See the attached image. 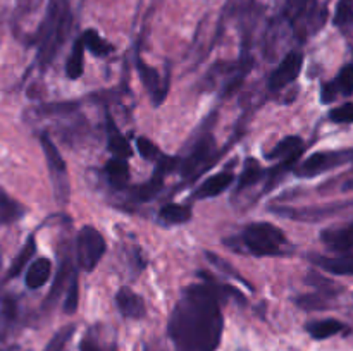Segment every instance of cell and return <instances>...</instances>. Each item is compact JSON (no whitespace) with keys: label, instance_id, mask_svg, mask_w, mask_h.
I'll list each match as a JSON object with an SVG mask.
<instances>
[{"label":"cell","instance_id":"8fae6325","mask_svg":"<svg viewBox=\"0 0 353 351\" xmlns=\"http://www.w3.org/2000/svg\"><path fill=\"white\" fill-rule=\"evenodd\" d=\"M178 162H179L178 158L162 155V157L159 158L157 165H155L154 176L150 178V181H147L145 184H141L140 188H137V191H134V198H137L138 202H147V200L154 198V196L162 189V182H164L165 174L171 172L172 169L178 165Z\"/></svg>","mask_w":353,"mask_h":351},{"label":"cell","instance_id":"4316f807","mask_svg":"<svg viewBox=\"0 0 353 351\" xmlns=\"http://www.w3.org/2000/svg\"><path fill=\"white\" fill-rule=\"evenodd\" d=\"M262 174H264V171H262L261 164L255 158H248L243 167V172H241L240 179H238L236 193H241L245 188H250V186L257 184L262 179Z\"/></svg>","mask_w":353,"mask_h":351},{"label":"cell","instance_id":"74e56055","mask_svg":"<svg viewBox=\"0 0 353 351\" xmlns=\"http://www.w3.org/2000/svg\"><path fill=\"white\" fill-rule=\"evenodd\" d=\"M79 351H109V350H105V348L100 344V341L93 336V332H90L86 334L85 339H83L81 344H79Z\"/></svg>","mask_w":353,"mask_h":351},{"label":"cell","instance_id":"6da1fadb","mask_svg":"<svg viewBox=\"0 0 353 351\" xmlns=\"http://www.w3.org/2000/svg\"><path fill=\"white\" fill-rule=\"evenodd\" d=\"M219 291L214 284H192L181 292L168 332L176 351H216L223 337Z\"/></svg>","mask_w":353,"mask_h":351},{"label":"cell","instance_id":"603a6c76","mask_svg":"<svg viewBox=\"0 0 353 351\" xmlns=\"http://www.w3.org/2000/svg\"><path fill=\"white\" fill-rule=\"evenodd\" d=\"M345 329V323H341L336 319H324V320H316V322L307 323V332L317 341L327 339V337L336 336L338 332Z\"/></svg>","mask_w":353,"mask_h":351},{"label":"cell","instance_id":"4fadbf2b","mask_svg":"<svg viewBox=\"0 0 353 351\" xmlns=\"http://www.w3.org/2000/svg\"><path fill=\"white\" fill-rule=\"evenodd\" d=\"M116 305L119 308L121 315L126 317V319L138 320L147 315V305H145L143 298L128 288H121L117 291Z\"/></svg>","mask_w":353,"mask_h":351},{"label":"cell","instance_id":"cb8c5ba5","mask_svg":"<svg viewBox=\"0 0 353 351\" xmlns=\"http://www.w3.org/2000/svg\"><path fill=\"white\" fill-rule=\"evenodd\" d=\"M85 43L79 36L72 45L71 55L65 62V74H68L69 79H78L83 76V71H85V67H83V64H85Z\"/></svg>","mask_w":353,"mask_h":351},{"label":"cell","instance_id":"f1b7e54d","mask_svg":"<svg viewBox=\"0 0 353 351\" xmlns=\"http://www.w3.org/2000/svg\"><path fill=\"white\" fill-rule=\"evenodd\" d=\"M74 330H76L74 323H69V326L61 327V329L52 336V339L48 341L47 346L43 348V351H64V348L68 346L71 337L74 336Z\"/></svg>","mask_w":353,"mask_h":351},{"label":"cell","instance_id":"60d3db41","mask_svg":"<svg viewBox=\"0 0 353 351\" xmlns=\"http://www.w3.org/2000/svg\"><path fill=\"white\" fill-rule=\"evenodd\" d=\"M350 203H352V205H353V202H350Z\"/></svg>","mask_w":353,"mask_h":351},{"label":"cell","instance_id":"9a60e30c","mask_svg":"<svg viewBox=\"0 0 353 351\" xmlns=\"http://www.w3.org/2000/svg\"><path fill=\"white\" fill-rule=\"evenodd\" d=\"M321 237L333 250L350 253L353 251V222L348 226L336 227V229H326Z\"/></svg>","mask_w":353,"mask_h":351},{"label":"cell","instance_id":"5bb4252c","mask_svg":"<svg viewBox=\"0 0 353 351\" xmlns=\"http://www.w3.org/2000/svg\"><path fill=\"white\" fill-rule=\"evenodd\" d=\"M233 181L234 176L231 172H219L216 176H210L199 186V189L195 191V198H214V196L223 195L233 184Z\"/></svg>","mask_w":353,"mask_h":351},{"label":"cell","instance_id":"3957f363","mask_svg":"<svg viewBox=\"0 0 353 351\" xmlns=\"http://www.w3.org/2000/svg\"><path fill=\"white\" fill-rule=\"evenodd\" d=\"M71 30V10L65 0H50L47 16L40 28L38 41V62L47 65L57 54Z\"/></svg>","mask_w":353,"mask_h":351},{"label":"cell","instance_id":"ffe728a7","mask_svg":"<svg viewBox=\"0 0 353 351\" xmlns=\"http://www.w3.org/2000/svg\"><path fill=\"white\" fill-rule=\"evenodd\" d=\"M105 176L107 181L114 186V188H124L130 181V165H128L126 158H110L105 164Z\"/></svg>","mask_w":353,"mask_h":351},{"label":"cell","instance_id":"7402d4cb","mask_svg":"<svg viewBox=\"0 0 353 351\" xmlns=\"http://www.w3.org/2000/svg\"><path fill=\"white\" fill-rule=\"evenodd\" d=\"M24 213H26V209L0 188V222L12 224L16 220L23 219Z\"/></svg>","mask_w":353,"mask_h":351},{"label":"cell","instance_id":"7c38bea8","mask_svg":"<svg viewBox=\"0 0 353 351\" xmlns=\"http://www.w3.org/2000/svg\"><path fill=\"white\" fill-rule=\"evenodd\" d=\"M134 62H137V71L138 74H140L141 83H143L148 95H150L152 100H154V105L159 107L165 100V95H168V83L162 81L157 69L148 65L140 55L134 57Z\"/></svg>","mask_w":353,"mask_h":351},{"label":"cell","instance_id":"5b68a950","mask_svg":"<svg viewBox=\"0 0 353 351\" xmlns=\"http://www.w3.org/2000/svg\"><path fill=\"white\" fill-rule=\"evenodd\" d=\"M40 143H41V148H43L45 158H47V167H48V172H50V181H52V188H54L55 200H57L59 205L62 206L68 205L69 196H71V189H69L68 165H65L59 148L55 147L54 141H52L47 134H41Z\"/></svg>","mask_w":353,"mask_h":351},{"label":"cell","instance_id":"ac0fdd59","mask_svg":"<svg viewBox=\"0 0 353 351\" xmlns=\"http://www.w3.org/2000/svg\"><path fill=\"white\" fill-rule=\"evenodd\" d=\"M52 274V262L47 257H40L33 262V264L28 267L26 272V286L30 289H40L41 286H45V282L50 279Z\"/></svg>","mask_w":353,"mask_h":351},{"label":"cell","instance_id":"484cf974","mask_svg":"<svg viewBox=\"0 0 353 351\" xmlns=\"http://www.w3.org/2000/svg\"><path fill=\"white\" fill-rule=\"evenodd\" d=\"M81 40L85 43V47L92 52L97 57H105V55L112 54L114 47L110 43H107L95 30H86L85 33L81 34Z\"/></svg>","mask_w":353,"mask_h":351},{"label":"cell","instance_id":"d590c367","mask_svg":"<svg viewBox=\"0 0 353 351\" xmlns=\"http://www.w3.org/2000/svg\"><path fill=\"white\" fill-rule=\"evenodd\" d=\"M205 255H207V258H209V262H210V264H212L214 267L217 268V270H219V272H223V274H226V275H231V277L238 279V281H243V279L240 277V274H238V272H236V268H234V267H231V265L228 264L226 260H223V258H221V257H217V255L210 253V251H207Z\"/></svg>","mask_w":353,"mask_h":351},{"label":"cell","instance_id":"d4e9b609","mask_svg":"<svg viewBox=\"0 0 353 351\" xmlns=\"http://www.w3.org/2000/svg\"><path fill=\"white\" fill-rule=\"evenodd\" d=\"M34 253H37V240H34V236H30L26 240V243H24L23 250H21L19 253H17V257L14 258L12 265H10L9 268V274H7V279L17 277V275L24 270V267L30 264V260L34 257Z\"/></svg>","mask_w":353,"mask_h":351},{"label":"cell","instance_id":"ab89813d","mask_svg":"<svg viewBox=\"0 0 353 351\" xmlns=\"http://www.w3.org/2000/svg\"><path fill=\"white\" fill-rule=\"evenodd\" d=\"M0 351H17L16 344H7L6 339L0 336Z\"/></svg>","mask_w":353,"mask_h":351},{"label":"cell","instance_id":"f546056e","mask_svg":"<svg viewBox=\"0 0 353 351\" xmlns=\"http://www.w3.org/2000/svg\"><path fill=\"white\" fill-rule=\"evenodd\" d=\"M333 23L340 30H348L353 26V0H340L338 2Z\"/></svg>","mask_w":353,"mask_h":351},{"label":"cell","instance_id":"277c9868","mask_svg":"<svg viewBox=\"0 0 353 351\" xmlns=\"http://www.w3.org/2000/svg\"><path fill=\"white\" fill-rule=\"evenodd\" d=\"M293 34L305 41L310 34L317 33L326 23V10L321 9L317 0H288L283 14Z\"/></svg>","mask_w":353,"mask_h":351},{"label":"cell","instance_id":"1f68e13d","mask_svg":"<svg viewBox=\"0 0 353 351\" xmlns=\"http://www.w3.org/2000/svg\"><path fill=\"white\" fill-rule=\"evenodd\" d=\"M78 303H79V286H78V275L72 274L71 275V282L68 286V296H65V303H64V312L68 315H72V313L78 310Z\"/></svg>","mask_w":353,"mask_h":351},{"label":"cell","instance_id":"83f0119b","mask_svg":"<svg viewBox=\"0 0 353 351\" xmlns=\"http://www.w3.org/2000/svg\"><path fill=\"white\" fill-rule=\"evenodd\" d=\"M69 267H71V264H69V260H65V258H62V264H61V267H59L57 277H55L54 286H52L50 292H48L47 299H45V306H50L52 303L57 301L59 295H61V291H62V289H64V286H68Z\"/></svg>","mask_w":353,"mask_h":351},{"label":"cell","instance_id":"4dcf8cb0","mask_svg":"<svg viewBox=\"0 0 353 351\" xmlns=\"http://www.w3.org/2000/svg\"><path fill=\"white\" fill-rule=\"evenodd\" d=\"M296 305L302 306V308L305 310H326L330 308L331 303L327 301L326 295H303V296H299V298L295 299Z\"/></svg>","mask_w":353,"mask_h":351},{"label":"cell","instance_id":"d6986e66","mask_svg":"<svg viewBox=\"0 0 353 351\" xmlns=\"http://www.w3.org/2000/svg\"><path fill=\"white\" fill-rule=\"evenodd\" d=\"M303 151V141L300 136H286L268 153L269 160H286L300 158Z\"/></svg>","mask_w":353,"mask_h":351},{"label":"cell","instance_id":"836d02e7","mask_svg":"<svg viewBox=\"0 0 353 351\" xmlns=\"http://www.w3.org/2000/svg\"><path fill=\"white\" fill-rule=\"evenodd\" d=\"M334 83H336L338 92H340L341 95L350 96L353 93V65H345L340 71V74H338V78L334 79Z\"/></svg>","mask_w":353,"mask_h":351},{"label":"cell","instance_id":"2e32d148","mask_svg":"<svg viewBox=\"0 0 353 351\" xmlns=\"http://www.w3.org/2000/svg\"><path fill=\"white\" fill-rule=\"evenodd\" d=\"M314 265L321 267L323 270L336 275H353V255H343V257H323L314 255L310 257Z\"/></svg>","mask_w":353,"mask_h":351},{"label":"cell","instance_id":"7a4b0ae2","mask_svg":"<svg viewBox=\"0 0 353 351\" xmlns=\"http://www.w3.org/2000/svg\"><path fill=\"white\" fill-rule=\"evenodd\" d=\"M226 243L228 246L241 253L254 255V257H274L286 250L288 240L274 224L254 222L245 227L241 236L226 240Z\"/></svg>","mask_w":353,"mask_h":351},{"label":"cell","instance_id":"e575fe53","mask_svg":"<svg viewBox=\"0 0 353 351\" xmlns=\"http://www.w3.org/2000/svg\"><path fill=\"white\" fill-rule=\"evenodd\" d=\"M330 119L338 124H352L353 123V103L336 107L330 112Z\"/></svg>","mask_w":353,"mask_h":351},{"label":"cell","instance_id":"8992f818","mask_svg":"<svg viewBox=\"0 0 353 351\" xmlns=\"http://www.w3.org/2000/svg\"><path fill=\"white\" fill-rule=\"evenodd\" d=\"M216 160V141L210 134H203L193 143L192 150L181 162V176L185 179H195L203 171L210 167Z\"/></svg>","mask_w":353,"mask_h":351},{"label":"cell","instance_id":"52a82bcc","mask_svg":"<svg viewBox=\"0 0 353 351\" xmlns=\"http://www.w3.org/2000/svg\"><path fill=\"white\" fill-rule=\"evenodd\" d=\"M105 248V240L97 227H81L78 241H76V251H78V262L83 270L92 272L102 260Z\"/></svg>","mask_w":353,"mask_h":351},{"label":"cell","instance_id":"44dd1931","mask_svg":"<svg viewBox=\"0 0 353 351\" xmlns=\"http://www.w3.org/2000/svg\"><path fill=\"white\" fill-rule=\"evenodd\" d=\"M193 217V210L190 205H178V203H169L162 206L159 212V219L169 226H179V224L190 222Z\"/></svg>","mask_w":353,"mask_h":351},{"label":"cell","instance_id":"30bf717a","mask_svg":"<svg viewBox=\"0 0 353 351\" xmlns=\"http://www.w3.org/2000/svg\"><path fill=\"white\" fill-rule=\"evenodd\" d=\"M302 65L303 55L300 52H290V54H286L285 58L279 62V65L274 69L271 78H269V89L271 92H279V89L292 85L299 78L300 71H302Z\"/></svg>","mask_w":353,"mask_h":351},{"label":"cell","instance_id":"d6a6232c","mask_svg":"<svg viewBox=\"0 0 353 351\" xmlns=\"http://www.w3.org/2000/svg\"><path fill=\"white\" fill-rule=\"evenodd\" d=\"M137 148H138V153H140L141 157L148 162H154V160H157V158L162 157V153H161V150H159L157 145L145 136L138 138Z\"/></svg>","mask_w":353,"mask_h":351},{"label":"cell","instance_id":"9c48e42d","mask_svg":"<svg viewBox=\"0 0 353 351\" xmlns=\"http://www.w3.org/2000/svg\"><path fill=\"white\" fill-rule=\"evenodd\" d=\"M250 69H252L250 58H248V61L241 58L240 62H236V64H231V65L221 64L219 67H214V71L210 72L209 81L214 83L216 79L221 78V93L226 96L240 88V85L243 83V79L247 78V74L250 72Z\"/></svg>","mask_w":353,"mask_h":351},{"label":"cell","instance_id":"e0dca14e","mask_svg":"<svg viewBox=\"0 0 353 351\" xmlns=\"http://www.w3.org/2000/svg\"><path fill=\"white\" fill-rule=\"evenodd\" d=\"M107 145H109L110 153L117 158H130L133 155L130 141L121 134L110 116H107Z\"/></svg>","mask_w":353,"mask_h":351},{"label":"cell","instance_id":"8d00e7d4","mask_svg":"<svg viewBox=\"0 0 353 351\" xmlns=\"http://www.w3.org/2000/svg\"><path fill=\"white\" fill-rule=\"evenodd\" d=\"M307 281L312 282V284L317 286V288H319V289H323V291L326 292V295H327V292H330V295H334V292H336V291H340V289L336 288V284H334V282L326 281V279L321 277V275L317 274V272H310L309 277H307Z\"/></svg>","mask_w":353,"mask_h":351},{"label":"cell","instance_id":"f35d334b","mask_svg":"<svg viewBox=\"0 0 353 351\" xmlns=\"http://www.w3.org/2000/svg\"><path fill=\"white\" fill-rule=\"evenodd\" d=\"M338 86L336 83H326V85L323 86V92H321V100H323V103H331L334 102V98L338 96Z\"/></svg>","mask_w":353,"mask_h":351},{"label":"cell","instance_id":"ba28073f","mask_svg":"<svg viewBox=\"0 0 353 351\" xmlns=\"http://www.w3.org/2000/svg\"><path fill=\"white\" fill-rule=\"evenodd\" d=\"M353 162V150H338V151H317V153L307 157L302 164L296 167V174L300 178H314L321 172L331 171L334 167Z\"/></svg>","mask_w":353,"mask_h":351}]
</instances>
